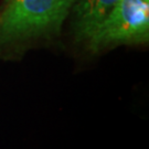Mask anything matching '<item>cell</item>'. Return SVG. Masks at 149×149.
Wrapping results in <instances>:
<instances>
[{
  "instance_id": "obj_2",
  "label": "cell",
  "mask_w": 149,
  "mask_h": 149,
  "mask_svg": "<svg viewBox=\"0 0 149 149\" xmlns=\"http://www.w3.org/2000/svg\"><path fill=\"white\" fill-rule=\"evenodd\" d=\"M149 38V2L120 0L87 40L88 48L100 50L117 44L144 43Z\"/></svg>"
},
{
  "instance_id": "obj_1",
  "label": "cell",
  "mask_w": 149,
  "mask_h": 149,
  "mask_svg": "<svg viewBox=\"0 0 149 149\" xmlns=\"http://www.w3.org/2000/svg\"><path fill=\"white\" fill-rule=\"evenodd\" d=\"M76 0H6L0 10V52L59 33Z\"/></svg>"
},
{
  "instance_id": "obj_4",
  "label": "cell",
  "mask_w": 149,
  "mask_h": 149,
  "mask_svg": "<svg viewBox=\"0 0 149 149\" xmlns=\"http://www.w3.org/2000/svg\"><path fill=\"white\" fill-rule=\"evenodd\" d=\"M143 1H145V2H149V0H143Z\"/></svg>"
},
{
  "instance_id": "obj_3",
  "label": "cell",
  "mask_w": 149,
  "mask_h": 149,
  "mask_svg": "<svg viewBox=\"0 0 149 149\" xmlns=\"http://www.w3.org/2000/svg\"><path fill=\"white\" fill-rule=\"evenodd\" d=\"M120 0H76L73 6L75 36L79 40L87 41L96 28Z\"/></svg>"
}]
</instances>
